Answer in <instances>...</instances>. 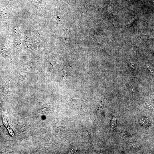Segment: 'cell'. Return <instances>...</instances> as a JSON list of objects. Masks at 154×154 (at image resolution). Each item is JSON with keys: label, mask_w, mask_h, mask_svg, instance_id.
Masks as SVG:
<instances>
[{"label": "cell", "mask_w": 154, "mask_h": 154, "mask_svg": "<svg viewBox=\"0 0 154 154\" xmlns=\"http://www.w3.org/2000/svg\"><path fill=\"white\" fill-rule=\"evenodd\" d=\"M130 147L131 149L134 151H138L141 148V145L139 143L134 141L130 143Z\"/></svg>", "instance_id": "cell-1"}, {"label": "cell", "mask_w": 154, "mask_h": 154, "mask_svg": "<svg viewBox=\"0 0 154 154\" xmlns=\"http://www.w3.org/2000/svg\"><path fill=\"white\" fill-rule=\"evenodd\" d=\"M140 121L142 125L144 127H148L150 124V122L148 119L145 117H142L140 120Z\"/></svg>", "instance_id": "cell-2"}, {"label": "cell", "mask_w": 154, "mask_h": 154, "mask_svg": "<svg viewBox=\"0 0 154 154\" xmlns=\"http://www.w3.org/2000/svg\"><path fill=\"white\" fill-rule=\"evenodd\" d=\"M3 123L4 125L5 126V127H6L8 129L9 132V133L10 134V135H12V136H13L14 135L13 132L12 130L10 127L9 125H8V123L7 120L3 117Z\"/></svg>", "instance_id": "cell-3"}, {"label": "cell", "mask_w": 154, "mask_h": 154, "mask_svg": "<svg viewBox=\"0 0 154 154\" xmlns=\"http://www.w3.org/2000/svg\"><path fill=\"white\" fill-rule=\"evenodd\" d=\"M116 119L114 117L112 119L111 122V126L113 128H114L116 125Z\"/></svg>", "instance_id": "cell-4"}, {"label": "cell", "mask_w": 154, "mask_h": 154, "mask_svg": "<svg viewBox=\"0 0 154 154\" xmlns=\"http://www.w3.org/2000/svg\"><path fill=\"white\" fill-rule=\"evenodd\" d=\"M127 136V133L125 132H123L121 133L120 135V137L121 139H126Z\"/></svg>", "instance_id": "cell-5"}]
</instances>
